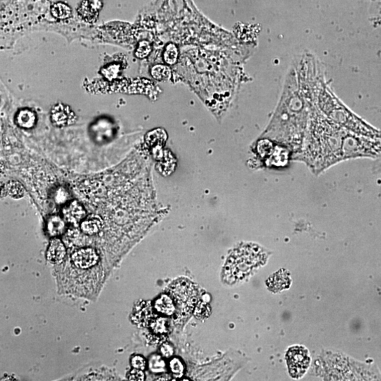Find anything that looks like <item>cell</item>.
<instances>
[{
    "label": "cell",
    "instance_id": "cell-6",
    "mask_svg": "<svg viewBox=\"0 0 381 381\" xmlns=\"http://www.w3.org/2000/svg\"><path fill=\"white\" fill-rule=\"evenodd\" d=\"M286 360L289 373L296 379L303 377L311 362L309 351L302 346L290 347L287 351Z\"/></svg>",
    "mask_w": 381,
    "mask_h": 381
},
{
    "label": "cell",
    "instance_id": "cell-15",
    "mask_svg": "<svg viewBox=\"0 0 381 381\" xmlns=\"http://www.w3.org/2000/svg\"><path fill=\"white\" fill-rule=\"evenodd\" d=\"M16 121H17V124L22 128H33L36 124V115L30 109H22L17 113V116H16Z\"/></svg>",
    "mask_w": 381,
    "mask_h": 381
},
{
    "label": "cell",
    "instance_id": "cell-24",
    "mask_svg": "<svg viewBox=\"0 0 381 381\" xmlns=\"http://www.w3.org/2000/svg\"><path fill=\"white\" fill-rule=\"evenodd\" d=\"M8 192L12 197L15 198L22 197L24 194L22 186L17 182H12L8 184Z\"/></svg>",
    "mask_w": 381,
    "mask_h": 381
},
{
    "label": "cell",
    "instance_id": "cell-7",
    "mask_svg": "<svg viewBox=\"0 0 381 381\" xmlns=\"http://www.w3.org/2000/svg\"><path fill=\"white\" fill-rule=\"evenodd\" d=\"M74 266L80 269H88L96 265L99 257L92 248H81L75 251L71 257Z\"/></svg>",
    "mask_w": 381,
    "mask_h": 381
},
{
    "label": "cell",
    "instance_id": "cell-22",
    "mask_svg": "<svg viewBox=\"0 0 381 381\" xmlns=\"http://www.w3.org/2000/svg\"><path fill=\"white\" fill-rule=\"evenodd\" d=\"M151 327L156 334H165L168 332V323L165 318H158L154 320L151 322Z\"/></svg>",
    "mask_w": 381,
    "mask_h": 381
},
{
    "label": "cell",
    "instance_id": "cell-25",
    "mask_svg": "<svg viewBox=\"0 0 381 381\" xmlns=\"http://www.w3.org/2000/svg\"><path fill=\"white\" fill-rule=\"evenodd\" d=\"M128 378L130 380H145V374L143 372V370L134 368V369L132 370L131 371H130V373H129Z\"/></svg>",
    "mask_w": 381,
    "mask_h": 381
},
{
    "label": "cell",
    "instance_id": "cell-11",
    "mask_svg": "<svg viewBox=\"0 0 381 381\" xmlns=\"http://www.w3.org/2000/svg\"><path fill=\"white\" fill-rule=\"evenodd\" d=\"M66 248L64 243L58 238H54L49 244L47 259L52 264H60L65 257Z\"/></svg>",
    "mask_w": 381,
    "mask_h": 381
},
{
    "label": "cell",
    "instance_id": "cell-28",
    "mask_svg": "<svg viewBox=\"0 0 381 381\" xmlns=\"http://www.w3.org/2000/svg\"><path fill=\"white\" fill-rule=\"evenodd\" d=\"M60 196V197L57 198L56 199V201L57 203H63L64 200H67V192H66L65 191L63 190V189H60V190L57 191L56 196Z\"/></svg>",
    "mask_w": 381,
    "mask_h": 381
},
{
    "label": "cell",
    "instance_id": "cell-9",
    "mask_svg": "<svg viewBox=\"0 0 381 381\" xmlns=\"http://www.w3.org/2000/svg\"><path fill=\"white\" fill-rule=\"evenodd\" d=\"M51 118L54 124L60 127L72 124L76 119L70 107L63 104H58L53 107Z\"/></svg>",
    "mask_w": 381,
    "mask_h": 381
},
{
    "label": "cell",
    "instance_id": "cell-12",
    "mask_svg": "<svg viewBox=\"0 0 381 381\" xmlns=\"http://www.w3.org/2000/svg\"><path fill=\"white\" fill-rule=\"evenodd\" d=\"M290 279L288 273L280 271L270 277L267 281L269 290L273 292H278L290 286Z\"/></svg>",
    "mask_w": 381,
    "mask_h": 381
},
{
    "label": "cell",
    "instance_id": "cell-27",
    "mask_svg": "<svg viewBox=\"0 0 381 381\" xmlns=\"http://www.w3.org/2000/svg\"><path fill=\"white\" fill-rule=\"evenodd\" d=\"M161 354L165 358L171 357L174 354L173 348L169 344H163L161 348Z\"/></svg>",
    "mask_w": 381,
    "mask_h": 381
},
{
    "label": "cell",
    "instance_id": "cell-20",
    "mask_svg": "<svg viewBox=\"0 0 381 381\" xmlns=\"http://www.w3.org/2000/svg\"><path fill=\"white\" fill-rule=\"evenodd\" d=\"M149 366V369L153 373H163V372L165 371V362L160 355H153L150 358Z\"/></svg>",
    "mask_w": 381,
    "mask_h": 381
},
{
    "label": "cell",
    "instance_id": "cell-18",
    "mask_svg": "<svg viewBox=\"0 0 381 381\" xmlns=\"http://www.w3.org/2000/svg\"><path fill=\"white\" fill-rule=\"evenodd\" d=\"M151 75L157 81H168L172 76V71L168 66L157 64L151 69Z\"/></svg>",
    "mask_w": 381,
    "mask_h": 381
},
{
    "label": "cell",
    "instance_id": "cell-16",
    "mask_svg": "<svg viewBox=\"0 0 381 381\" xmlns=\"http://www.w3.org/2000/svg\"><path fill=\"white\" fill-rule=\"evenodd\" d=\"M47 230L51 236L61 235L65 230V222L62 217L53 215L48 218L47 222Z\"/></svg>",
    "mask_w": 381,
    "mask_h": 381
},
{
    "label": "cell",
    "instance_id": "cell-26",
    "mask_svg": "<svg viewBox=\"0 0 381 381\" xmlns=\"http://www.w3.org/2000/svg\"><path fill=\"white\" fill-rule=\"evenodd\" d=\"M132 365L134 368H138L140 370H144L146 368V361L145 359L142 356L137 355L132 359Z\"/></svg>",
    "mask_w": 381,
    "mask_h": 381
},
{
    "label": "cell",
    "instance_id": "cell-14",
    "mask_svg": "<svg viewBox=\"0 0 381 381\" xmlns=\"http://www.w3.org/2000/svg\"><path fill=\"white\" fill-rule=\"evenodd\" d=\"M154 307L158 313L165 316H172L176 311L175 303L171 296L165 294L156 299Z\"/></svg>",
    "mask_w": 381,
    "mask_h": 381
},
{
    "label": "cell",
    "instance_id": "cell-13",
    "mask_svg": "<svg viewBox=\"0 0 381 381\" xmlns=\"http://www.w3.org/2000/svg\"><path fill=\"white\" fill-rule=\"evenodd\" d=\"M103 226V221L99 215H91L84 219L81 223V229L88 235H93L100 232Z\"/></svg>",
    "mask_w": 381,
    "mask_h": 381
},
{
    "label": "cell",
    "instance_id": "cell-4",
    "mask_svg": "<svg viewBox=\"0 0 381 381\" xmlns=\"http://www.w3.org/2000/svg\"><path fill=\"white\" fill-rule=\"evenodd\" d=\"M265 259V254L259 246L246 245L231 253L222 272V278L229 285L234 284L251 273Z\"/></svg>",
    "mask_w": 381,
    "mask_h": 381
},
{
    "label": "cell",
    "instance_id": "cell-5",
    "mask_svg": "<svg viewBox=\"0 0 381 381\" xmlns=\"http://www.w3.org/2000/svg\"><path fill=\"white\" fill-rule=\"evenodd\" d=\"M170 293L175 307L180 314H191L198 298L197 290L194 285L187 280H180L172 283Z\"/></svg>",
    "mask_w": 381,
    "mask_h": 381
},
{
    "label": "cell",
    "instance_id": "cell-10",
    "mask_svg": "<svg viewBox=\"0 0 381 381\" xmlns=\"http://www.w3.org/2000/svg\"><path fill=\"white\" fill-rule=\"evenodd\" d=\"M64 220L73 224H77L84 220L86 210L76 201L69 202L62 210Z\"/></svg>",
    "mask_w": 381,
    "mask_h": 381
},
{
    "label": "cell",
    "instance_id": "cell-3",
    "mask_svg": "<svg viewBox=\"0 0 381 381\" xmlns=\"http://www.w3.org/2000/svg\"><path fill=\"white\" fill-rule=\"evenodd\" d=\"M316 103L326 117L340 126L358 135L381 139V132L370 126L348 109L337 100L323 81H320Z\"/></svg>",
    "mask_w": 381,
    "mask_h": 381
},
{
    "label": "cell",
    "instance_id": "cell-21",
    "mask_svg": "<svg viewBox=\"0 0 381 381\" xmlns=\"http://www.w3.org/2000/svg\"><path fill=\"white\" fill-rule=\"evenodd\" d=\"M152 47L151 43L147 41H142L139 43L138 47L136 50L135 55L137 58L144 59L147 57L151 53Z\"/></svg>",
    "mask_w": 381,
    "mask_h": 381
},
{
    "label": "cell",
    "instance_id": "cell-23",
    "mask_svg": "<svg viewBox=\"0 0 381 381\" xmlns=\"http://www.w3.org/2000/svg\"><path fill=\"white\" fill-rule=\"evenodd\" d=\"M170 369L176 377H180L183 375L184 367L183 363L177 358L172 359L170 363Z\"/></svg>",
    "mask_w": 381,
    "mask_h": 381
},
{
    "label": "cell",
    "instance_id": "cell-2",
    "mask_svg": "<svg viewBox=\"0 0 381 381\" xmlns=\"http://www.w3.org/2000/svg\"><path fill=\"white\" fill-rule=\"evenodd\" d=\"M309 89L292 88L277 113L275 124L270 128L269 138L292 154L300 152L309 125L311 109L316 103L318 84Z\"/></svg>",
    "mask_w": 381,
    "mask_h": 381
},
{
    "label": "cell",
    "instance_id": "cell-1",
    "mask_svg": "<svg viewBox=\"0 0 381 381\" xmlns=\"http://www.w3.org/2000/svg\"><path fill=\"white\" fill-rule=\"evenodd\" d=\"M380 155L381 139L358 135L340 126L326 117L315 103L302 149L292 155V160L305 163L318 175L342 161L377 158Z\"/></svg>",
    "mask_w": 381,
    "mask_h": 381
},
{
    "label": "cell",
    "instance_id": "cell-19",
    "mask_svg": "<svg viewBox=\"0 0 381 381\" xmlns=\"http://www.w3.org/2000/svg\"><path fill=\"white\" fill-rule=\"evenodd\" d=\"M179 51L178 48L173 43H170L165 48L164 55L165 62L168 65H173L176 64L178 60Z\"/></svg>",
    "mask_w": 381,
    "mask_h": 381
},
{
    "label": "cell",
    "instance_id": "cell-8",
    "mask_svg": "<svg viewBox=\"0 0 381 381\" xmlns=\"http://www.w3.org/2000/svg\"><path fill=\"white\" fill-rule=\"evenodd\" d=\"M102 7V0H83L78 8V13L83 20L93 24L98 18Z\"/></svg>",
    "mask_w": 381,
    "mask_h": 381
},
{
    "label": "cell",
    "instance_id": "cell-17",
    "mask_svg": "<svg viewBox=\"0 0 381 381\" xmlns=\"http://www.w3.org/2000/svg\"><path fill=\"white\" fill-rule=\"evenodd\" d=\"M51 13L55 18L64 20L70 18L72 12L70 7L62 3H57L51 9Z\"/></svg>",
    "mask_w": 381,
    "mask_h": 381
}]
</instances>
